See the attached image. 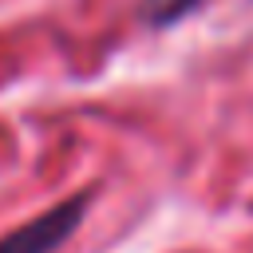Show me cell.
<instances>
[{"label":"cell","instance_id":"7a4b0ae2","mask_svg":"<svg viewBox=\"0 0 253 253\" xmlns=\"http://www.w3.org/2000/svg\"><path fill=\"white\" fill-rule=\"evenodd\" d=\"M206 0H138V16L146 28L162 32V28H174L182 20H190Z\"/></svg>","mask_w":253,"mask_h":253},{"label":"cell","instance_id":"6da1fadb","mask_svg":"<svg viewBox=\"0 0 253 253\" xmlns=\"http://www.w3.org/2000/svg\"><path fill=\"white\" fill-rule=\"evenodd\" d=\"M95 202V190H83V194H71L63 202H55L51 210H43L40 217L24 221L20 229L4 233L0 237V253H55L59 245L71 241V233L83 225L87 210Z\"/></svg>","mask_w":253,"mask_h":253}]
</instances>
